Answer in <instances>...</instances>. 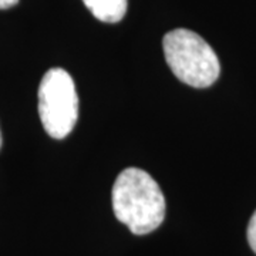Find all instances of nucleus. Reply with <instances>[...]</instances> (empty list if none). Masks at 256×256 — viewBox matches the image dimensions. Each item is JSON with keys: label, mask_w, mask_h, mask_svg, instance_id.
<instances>
[{"label": "nucleus", "mask_w": 256, "mask_h": 256, "mask_svg": "<svg viewBox=\"0 0 256 256\" xmlns=\"http://www.w3.org/2000/svg\"><path fill=\"white\" fill-rule=\"evenodd\" d=\"M94 18L104 23H118L127 13V0H82Z\"/></svg>", "instance_id": "20e7f679"}, {"label": "nucleus", "mask_w": 256, "mask_h": 256, "mask_svg": "<svg viewBox=\"0 0 256 256\" xmlns=\"http://www.w3.org/2000/svg\"><path fill=\"white\" fill-rule=\"evenodd\" d=\"M18 3V0H0V9H10L13 6H16Z\"/></svg>", "instance_id": "423d86ee"}, {"label": "nucleus", "mask_w": 256, "mask_h": 256, "mask_svg": "<svg viewBox=\"0 0 256 256\" xmlns=\"http://www.w3.org/2000/svg\"><path fill=\"white\" fill-rule=\"evenodd\" d=\"M0 148H2V132H0Z\"/></svg>", "instance_id": "0eeeda50"}, {"label": "nucleus", "mask_w": 256, "mask_h": 256, "mask_svg": "<svg viewBox=\"0 0 256 256\" xmlns=\"http://www.w3.org/2000/svg\"><path fill=\"white\" fill-rule=\"evenodd\" d=\"M116 218L136 235L156 230L165 218V198L151 175L127 168L117 176L111 191Z\"/></svg>", "instance_id": "f257e3e1"}, {"label": "nucleus", "mask_w": 256, "mask_h": 256, "mask_svg": "<svg viewBox=\"0 0 256 256\" xmlns=\"http://www.w3.org/2000/svg\"><path fill=\"white\" fill-rule=\"evenodd\" d=\"M162 47L166 64L178 80L195 88L210 87L218 80V56L195 32L175 28L165 34Z\"/></svg>", "instance_id": "f03ea898"}, {"label": "nucleus", "mask_w": 256, "mask_h": 256, "mask_svg": "<svg viewBox=\"0 0 256 256\" xmlns=\"http://www.w3.org/2000/svg\"><path fill=\"white\" fill-rule=\"evenodd\" d=\"M38 116L52 138L63 140L78 118V96L72 76L63 68L48 70L38 87Z\"/></svg>", "instance_id": "7ed1b4c3"}, {"label": "nucleus", "mask_w": 256, "mask_h": 256, "mask_svg": "<svg viewBox=\"0 0 256 256\" xmlns=\"http://www.w3.org/2000/svg\"><path fill=\"white\" fill-rule=\"evenodd\" d=\"M248 242L252 248V250L256 254V210L248 225Z\"/></svg>", "instance_id": "39448f33"}]
</instances>
